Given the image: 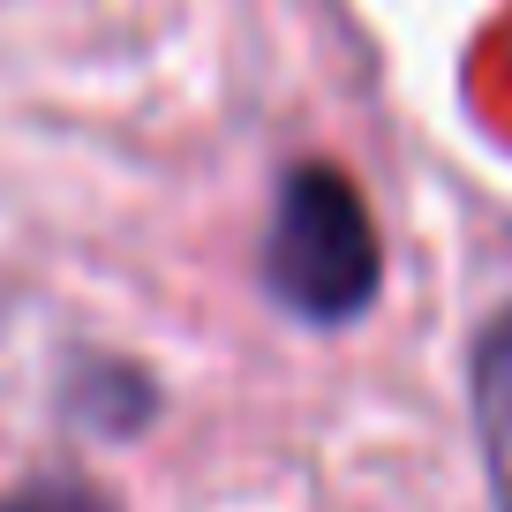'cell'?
<instances>
[{
	"instance_id": "1",
	"label": "cell",
	"mask_w": 512,
	"mask_h": 512,
	"mask_svg": "<svg viewBox=\"0 0 512 512\" xmlns=\"http://www.w3.org/2000/svg\"><path fill=\"white\" fill-rule=\"evenodd\" d=\"M384 249L377 219H369L362 189L339 166L302 159L279 181L272 234H264V287L272 302H287L302 324H347L377 302Z\"/></svg>"
},
{
	"instance_id": "2",
	"label": "cell",
	"mask_w": 512,
	"mask_h": 512,
	"mask_svg": "<svg viewBox=\"0 0 512 512\" xmlns=\"http://www.w3.org/2000/svg\"><path fill=\"white\" fill-rule=\"evenodd\" d=\"M467 407H475L482 467H490L497 512H512V309L482 324L475 362H467Z\"/></svg>"
},
{
	"instance_id": "3",
	"label": "cell",
	"mask_w": 512,
	"mask_h": 512,
	"mask_svg": "<svg viewBox=\"0 0 512 512\" xmlns=\"http://www.w3.org/2000/svg\"><path fill=\"white\" fill-rule=\"evenodd\" d=\"M0 512H113V497L91 490V482L53 475V482H31V490H8V497H0Z\"/></svg>"
}]
</instances>
